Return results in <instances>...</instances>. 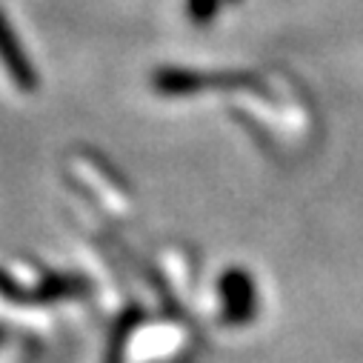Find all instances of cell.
Segmentation results:
<instances>
[{"mask_svg": "<svg viewBox=\"0 0 363 363\" xmlns=\"http://www.w3.org/2000/svg\"><path fill=\"white\" fill-rule=\"evenodd\" d=\"M0 60H4L6 72L12 74V80L21 86V89H32L35 86V72H32V63L29 57H23V52L18 49V40L6 23V18L0 15Z\"/></svg>", "mask_w": 363, "mask_h": 363, "instance_id": "1", "label": "cell"}]
</instances>
